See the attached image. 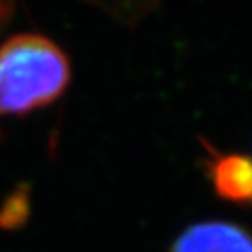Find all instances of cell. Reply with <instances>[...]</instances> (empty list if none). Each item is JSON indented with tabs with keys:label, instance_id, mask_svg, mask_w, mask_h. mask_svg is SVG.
<instances>
[{
	"label": "cell",
	"instance_id": "cell-1",
	"mask_svg": "<svg viewBox=\"0 0 252 252\" xmlns=\"http://www.w3.org/2000/svg\"><path fill=\"white\" fill-rule=\"evenodd\" d=\"M70 63L47 37L21 33L0 46V116L27 114L67 90Z\"/></svg>",
	"mask_w": 252,
	"mask_h": 252
},
{
	"label": "cell",
	"instance_id": "cell-2",
	"mask_svg": "<svg viewBox=\"0 0 252 252\" xmlns=\"http://www.w3.org/2000/svg\"><path fill=\"white\" fill-rule=\"evenodd\" d=\"M203 168L214 193L220 200L252 209V158L242 153H222L201 138Z\"/></svg>",
	"mask_w": 252,
	"mask_h": 252
},
{
	"label": "cell",
	"instance_id": "cell-3",
	"mask_svg": "<svg viewBox=\"0 0 252 252\" xmlns=\"http://www.w3.org/2000/svg\"><path fill=\"white\" fill-rule=\"evenodd\" d=\"M170 252H252V233L224 220L198 222L177 236Z\"/></svg>",
	"mask_w": 252,
	"mask_h": 252
},
{
	"label": "cell",
	"instance_id": "cell-4",
	"mask_svg": "<svg viewBox=\"0 0 252 252\" xmlns=\"http://www.w3.org/2000/svg\"><path fill=\"white\" fill-rule=\"evenodd\" d=\"M12 12V2L11 0H0V27L5 23Z\"/></svg>",
	"mask_w": 252,
	"mask_h": 252
}]
</instances>
